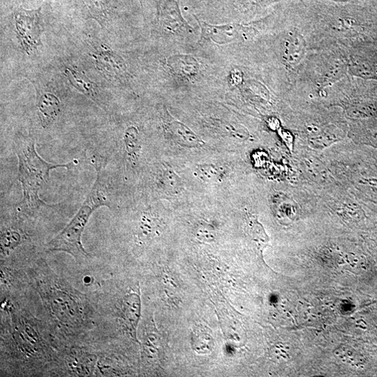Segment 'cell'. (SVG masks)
<instances>
[{
    "instance_id": "obj_1",
    "label": "cell",
    "mask_w": 377,
    "mask_h": 377,
    "mask_svg": "<svg viewBox=\"0 0 377 377\" xmlns=\"http://www.w3.org/2000/svg\"><path fill=\"white\" fill-rule=\"evenodd\" d=\"M96 181L82 206L66 227L47 244L49 251L68 253L78 264L90 258L82 244L81 237L91 215L100 207H110V195L106 190L103 170L99 166H96Z\"/></svg>"
},
{
    "instance_id": "obj_2",
    "label": "cell",
    "mask_w": 377,
    "mask_h": 377,
    "mask_svg": "<svg viewBox=\"0 0 377 377\" xmlns=\"http://www.w3.org/2000/svg\"><path fill=\"white\" fill-rule=\"evenodd\" d=\"M15 149L19 159V181L24 192L19 207L26 212L34 213L47 206L39 194L49 182L51 171L59 168L70 169L74 162L67 165L46 162L37 153L35 142L32 137H18L15 140Z\"/></svg>"
},
{
    "instance_id": "obj_3",
    "label": "cell",
    "mask_w": 377,
    "mask_h": 377,
    "mask_svg": "<svg viewBox=\"0 0 377 377\" xmlns=\"http://www.w3.org/2000/svg\"><path fill=\"white\" fill-rule=\"evenodd\" d=\"M55 285L56 287H51L49 294H47V303L58 320L67 325L75 326L83 315L80 299L71 288L60 286V282L58 285V280Z\"/></svg>"
},
{
    "instance_id": "obj_4",
    "label": "cell",
    "mask_w": 377,
    "mask_h": 377,
    "mask_svg": "<svg viewBox=\"0 0 377 377\" xmlns=\"http://www.w3.org/2000/svg\"><path fill=\"white\" fill-rule=\"evenodd\" d=\"M40 11L41 9L32 11L20 9L15 14L16 27L22 49L29 55L42 45Z\"/></svg>"
},
{
    "instance_id": "obj_5",
    "label": "cell",
    "mask_w": 377,
    "mask_h": 377,
    "mask_svg": "<svg viewBox=\"0 0 377 377\" xmlns=\"http://www.w3.org/2000/svg\"><path fill=\"white\" fill-rule=\"evenodd\" d=\"M164 125L167 132L178 145L188 149L200 148L204 142L185 124L175 119L166 110Z\"/></svg>"
},
{
    "instance_id": "obj_6",
    "label": "cell",
    "mask_w": 377,
    "mask_h": 377,
    "mask_svg": "<svg viewBox=\"0 0 377 377\" xmlns=\"http://www.w3.org/2000/svg\"><path fill=\"white\" fill-rule=\"evenodd\" d=\"M142 302L140 292L126 295L122 300L120 317L128 333L137 340V330L141 317Z\"/></svg>"
},
{
    "instance_id": "obj_7",
    "label": "cell",
    "mask_w": 377,
    "mask_h": 377,
    "mask_svg": "<svg viewBox=\"0 0 377 377\" xmlns=\"http://www.w3.org/2000/svg\"><path fill=\"white\" fill-rule=\"evenodd\" d=\"M199 23L202 31V37L219 44L230 43L237 39L244 30L242 26L237 24L212 26L204 22Z\"/></svg>"
},
{
    "instance_id": "obj_8",
    "label": "cell",
    "mask_w": 377,
    "mask_h": 377,
    "mask_svg": "<svg viewBox=\"0 0 377 377\" xmlns=\"http://www.w3.org/2000/svg\"><path fill=\"white\" fill-rule=\"evenodd\" d=\"M162 24L169 33H192L193 29L182 17L177 3L173 0L168 1L162 12Z\"/></svg>"
},
{
    "instance_id": "obj_9",
    "label": "cell",
    "mask_w": 377,
    "mask_h": 377,
    "mask_svg": "<svg viewBox=\"0 0 377 377\" xmlns=\"http://www.w3.org/2000/svg\"><path fill=\"white\" fill-rule=\"evenodd\" d=\"M305 53V42L297 33H291L284 43L283 58L285 63L291 67L298 65Z\"/></svg>"
},
{
    "instance_id": "obj_10",
    "label": "cell",
    "mask_w": 377,
    "mask_h": 377,
    "mask_svg": "<svg viewBox=\"0 0 377 377\" xmlns=\"http://www.w3.org/2000/svg\"><path fill=\"white\" fill-rule=\"evenodd\" d=\"M60 112V101L51 93L43 94L38 102L39 117L44 128H47Z\"/></svg>"
},
{
    "instance_id": "obj_11",
    "label": "cell",
    "mask_w": 377,
    "mask_h": 377,
    "mask_svg": "<svg viewBox=\"0 0 377 377\" xmlns=\"http://www.w3.org/2000/svg\"><path fill=\"white\" fill-rule=\"evenodd\" d=\"M161 221L151 212L144 213L140 220L137 237L140 242H148L160 233Z\"/></svg>"
},
{
    "instance_id": "obj_12",
    "label": "cell",
    "mask_w": 377,
    "mask_h": 377,
    "mask_svg": "<svg viewBox=\"0 0 377 377\" xmlns=\"http://www.w3.org/2000/svg\"><path fill=\"white\" fill-rule=\"evenodd\" d=\"M169 65L178 75L186 78H193L199 72V64L195 58L187 56H174L170 57Z\"/></svg>"
},
{
    "instance_id": "obj_13",
    "label": "cell",
    "mask_w": 377,
    "mask_h": 377,
    "mask_svg": "<svg viewBox=\"0 0 377 377\" xmlns=\"http://www.w3.org/2000/svg\"><path fill=\"white\" fill-rule=\"evenodd\" d=\"M124 143L126 155L132 164H137L142 152V142L139 131L135 127H131L125 131Z\"/></svg>"
},
{
    "instance_id": "obj_14",
    "label": "cell",
    "mask_w": 377,
    "mask_h": 377,
    "mask_svg": "<svg viewBox=\"0 0 377 377\" xmlns=\"http://www.w3.org/2000/svg\"><path fill=\"white\" fill-rule=\"evenodd\" d=\"M160 183L163 191L170 195L178 194L184 190L181 178L167 165H162Z\"/></svg>"
},
{
    "instance_id": "obj_15",
    "label": "cell",
    "mask_w": 377,
    "mask_h": 377,
    "mask_svg": "<svg viewBox=\"0 0 377 377\" xmlns=\"http://www.w3.org/2000/svg\"><path fill=\"white\" fill-rule=\"evenodd\" d=\"M249 233L251 239L256 242L258 249L260 251V253L262 255L263 250L269 242V238L266 233L263 226L255 217H249Z\"/></svg>"
},
{
    "instance_id": "obj_16",
    "label": "cell",
    "mask_w": 377,
    "mask_h": 377,
    "mask_svg": "<svg viewBox=\"0 0 377 377\" xmlns=\"http://www.w3.org/2000/svg\"><path fill=\"white\" fill-rule=\"evenodd\" d=\"M221 167L212 164L199 165L194 170V176L201 181L212 183L217 181L223 176Z\"/></svg>"
},
{
    "instance_id": "obj_17",
    "label": "cell",
    "mask_w": 377,
    "mask_h": 377,
    "mask_svg": "<svg viewBox=\"0 0 377 377\" xmlns=\"http://www.w3.org/2000/svg\"><path fill=\"white\" fill-rule=\"evenodd\" d=\"M82 1L91 17L102 25L109 14L107 0H82Z\"/></svg>"
},
{
    "instance_id": "obj_18",
    "label": "cell",
    "mask_w": 377,
    "mask_h": 377,
    "mask_svg": "<svg viewBox=\"0 0 377 377\" xmlns=\"http://www.w3.org/2000/svg\"><path fill=\"white\" fill-rule=\"evenodd\" d=\"M67 76L71 83L85 95L94 97L95 92L93 83L84 75L73 69H67Z\"/></svg>"
},
{
    "instance_id": "obj_19",
    "label": "cell",
    "mask_w": 377,
    "mask_h": 377,
    "mask_svg": "<svg viewBox=\"0 0 377 377\" xmlns=\"http://www.w3.org/2000/svg\"><path fill=\"white\" fill-rule=\"evenodd\" d=\"M22 237L16 231L8 230L2 233V246L4 249H14L20 244Z\"/></svg>"
},
{
    "instance_id": "obj_20",
    "label": "cell",
    "mask_w": 377,
    "mask_h": 377,
    "mask_svg": "<svg viewBox=\"0 0 377 377\" xmlns=\"http://www.w3.org/2000/svg\"><path fill=\"white\" fill-rule=\"evenodd\" d=\"M196 237L202 242H211L215 240L216 233L212 226L203 224L197 227Z\"/></svg>"
}]
</instances>
